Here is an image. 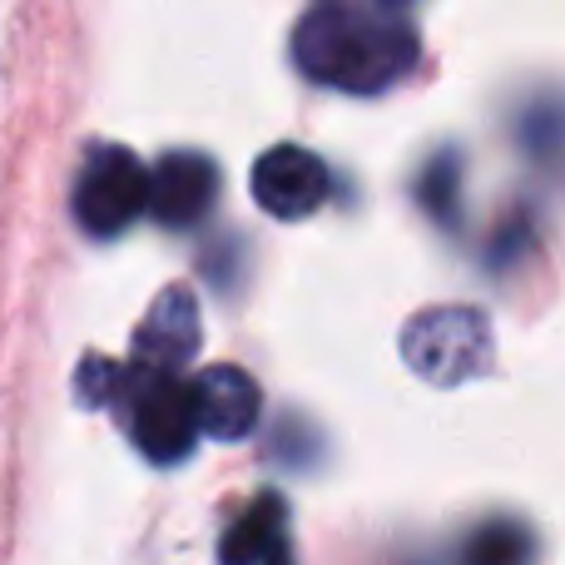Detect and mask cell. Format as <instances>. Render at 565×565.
Masks as SVG:
<instances>
[{
	"label": "cell",
	"mask_w": 565,
	"mask_h": 565,
	"mask_svg": "<svg viewBox=\"0 0 565 565\" xmlns=\"http://www.w3.org/2000/svg\"><path fill=\"white\" fill-rule=\"evenodd\" d=\"M218 169L204 154H164L149 169V214L169 228H189L214 209Z\"/></svg>",
	"instance_id": "8992f818"
},
{
	"label": "cell",
	"mask_w": 565,
	"mask_h": 565,
	"mask_svg": "<svg viewBox=\"0 0 565 565\" xmlns=\"http://www.w3.org/2000/svg\"><path fill=\"white\" fill-rule=\"evenodd\" d=\"M417 25L407 10L377 0H328L292 30V60L308 79L352 95H377L417 65Z\"/></svg>",
	"instance_id": "6da1fadb"
},
{
	"label": "cell",
	"mask_w": 565,
	"mask_h": 565,
	"mask_svg": "<svg viewBox=\"0 0 565 565\" xmlns=\"http://www.w3.org/2000/svg\"><path fill=\"white\" fill-rule=\"evenodd\" d=\"M194 402H199V431L209 437H244L258 422V387L248 372L238 367H204L194 377Z\"/></svg>",
	"instance_id": "ba28073f"
},
{
	"label": "cell",
	"mask_w": 565,
	"mask_h": 565,
	"mask_svg": "<svg viewBox=\"0 0 565 565\" xmlns=\"http://www.w3.org/2000/svg\"><path fill=\"white\" fill-rule=\"evenodd\" d=\"M199 352V308L189 288H164L149 308V322L135 332V362L154 372H184Z\"/></svg>",
	"instance_id": "52a82bcc"
},
{
	"label": "cell",
	"mask_w": 565,
	"mask_h": 565,
	"mask_svg": "<svg viewBox=\"0 0 565 565\" xmlns=\"http://www.w3.org/2000/svg\"><path fill=\"white\" fill-rule=\"evenodd\" d=\"M402 348H407V362L422 372V377L461 382V377L487 367L491 332H487V322H481V312L437 308V312H422V318L412 322Z\"/></svg>",
	"instance_id": "277c9868"
},
{
	"label": "cell",
	"mask_w": 565,
	"mask_h": 565,
	"mask_svg": "<svg viewBox=\"0 0 565 565\" xmlns=\"http://www.w3.org/2000/svg\"><path fill=\"white\" fill-rule=\"evenodd\" d=\"M332 189V174L318 154L298 145H278L268 149L254 164V199L268 209L274 218H308L322 209Z\"/></svg>",
	"instance_id": "5b68a950"
},
{
	"label": "cell",
	"mask_w": 565,
	"mask_h": 565,
	"mask_svg": "<svg viewBox=\"0 0 565 565\" xmlns=\"http://www.w3.org/2000/svg\"><path fill=\"white\" fill-rule=\"evenodd\" d=\"M149 209V169L125 145L95 149L75 179V218L85 234H119Z\"/></svg>",
	"instance_id": "3957f363"
},
{
	"label": "cell",
	"mask_w": 565,
	"mask_h": 565,
	"mask_svg": "<svg viewBox=\"0 0 565 565\" xmlns=\"http://www.w3.org/2000/svg\"><path fill=\"white\" fill-rule=\"evenodd\" d=\"M224 565H292L288 561V507H282V497L254 501V511L224 536Z\"/></svg>",
	"instance_id": "9c48e42d"
},
{
	"label": "cell",
	"mask_w": 565,
	"mask_h": 565,
	"mask_svg": "<svg viewBox=\"0 0 565 565\" xmlns=\"http://www.w3.org/2000/svg\"><path fill=\"white\" fill-rule=\"evenodd\" d=\"M105 397L125 407L129 437H135V447L145 457L164 461V467L189 457L199 431V402H194V382L184 372H154L139 367V362L105 367Z\"/></svg>",
	"instance_id": "7a4b0ae2"
}]
</instances>
